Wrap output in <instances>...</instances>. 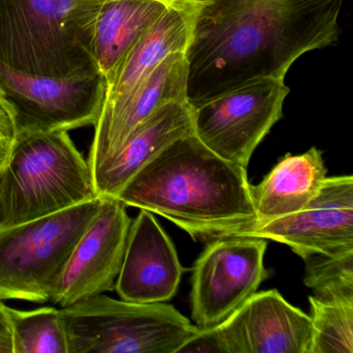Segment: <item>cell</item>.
I'll list each match as a JSON object with an SVG mask.
<instances>
[{
	"instance_id": "6da1fadb",
	"label": "cell",
	"mask_w": 353,
	"mask_h": 353,
	"mask_svg": "<svg viewBox=\"0 0 353 353\" xmlns=\"http://www.w3.org/2000/svg\"><path fill=\"white\" fill-rule=\"evenodd\" d=\"M343 0H192L188 102L198 106L261 78L284 79L299 57L338 42Z\"/></svg>"
},
{
	"instance_id": "7a4b0ae2",
	"label": "cell",
	"mask_w": 353,
	"mask_h": 353,
	"mask_svg": "<svg viewBox=\"0 0 353 353\" xmlns=\"http://www.w3.org/2000/svg\"><path fill=\"white\" fill-rule=\"evenodd\" d=\"M117 199L164 216L194 241L206 243L258 222L247 168L221 158L194 133L152 159Z\"/></svg>"
},
{
	"instance_id": "3957f363",
	"label": "cell",
	"mask_w": 353,
	"mask_h": 353,
	"mask_svg": "<svg viewBox=\"0 0 353 353\" xmlns=\"http://www.w3.org/2000/svg\"><path fill=\"white\" fill-rule=\"evenodd\" d=\"M104 0H0V63L34 76L99 73L92 34Z\"/></svg>"
},
{
	"instance_id": "277c9868",
	"label": "cell",
	"mask_w": 353,
	"mask_h": 353,
	"mask_svg": "<svg viewBox=\"0 0 353 353\" xmlns=\"http://www.w3.org/2000/svg\"><path fill=\"white\" fill-rule=\"evenodd\" d=\"M98 197L90 163L69 132H18L0 167V229Z\"/></svg>"
},
{
	"instance_id": "5b68a950",
	"label": "cell",
	"mask_w": 353,
	"mask_h": 353,
	"mask_svg": "<svg viewBox=\"0 0 353 353\" xmlns=\"http://www.w3.org/2000/svg\"><path fill=\"white\" fill-rule=\"evenodd\" d=\"M59 310L69 353H177L199 328L173 305L104 293Z\"/></svg>"
},
{
	"instance_id": "8992f818",
	"label": "cell",
	"mask_w": 353,
	"mask_h": 353,
	"mask_svg": "<svg viewBox=\"0 0 353 353\" xmlns=\"http://www.w3.org/2000/svg\"><path fill=\"white\" fill-rule=\"evenodd\" d=\"M102 197L0 229V301H51L76 243Z\"/></svg>"
},
{
	"instance_id": "52a82bcc",
	"label": "cell",
	"mask_w": 353,
	"mask_h": 353,
	"mask_svg": "<svg viewBox=\"0 0 353 353\" xmlns=\"http://www.w3.org/2000/svg\"><path fill=\"white\" fill-rule=\"evenodd\" d=\"M288 94L280 78L247 82L192 107L194 134L221 158L247 168L260 142L282 117Z\"/></svg>"
},
{
	"instance_id": "ba28073f",
	"label": "cell",
	"mask_w": 353,
	"mask_h": 353,
	"mask_svg": "<svg viewBox=\"0 0 353 353\" xmlns=\"http://www.w3.org/2000/svg\"><path fill=\"white\" fill-rule=\"evenodd\" d=\"M311 317L276 290L255 292L224 321L198 328L177 353H310Z\"/></svg>"
},
{
	"instance_id": "9c48e42d",
	"label": "cell",
	"mask_w": 353,
	"mask_h": 353,
	"mask_svg": "<svg viewBox=\"0 0 353 353\" xmlns=\"http://www.w3.org/2000/svg\"><path fill=\"white\" fill-rule=\"evenodd\" d=\"M0 88L13 105L17 133L70 132L96 125L106 80L100 73L67 78L28 75L0 63Z\"/></svg>"
},
{
	"instance_id": "30bf717a",
	"label": "cell",
	"mask_w": 353,
	"mask_h": 353,
	"mask_svg": "<svg viewBox=\"0 0 353 353\" xmlns=\"http://www.w3.org/2000/svg\"><path fill=\"white\" fill-rule=\"evenodd\" d=\"M263 239L225 236L208 243L192 276V317L198 327L224 321L270 276Z\"/></svg>"
},
{
	"instance_id": "8fae6325",
	"label": "cell",
	"mask_w": 353,
	"mask_h": 353,
	"mask_svg": "<svg viewBox=\"0 0 353 353\" xmlns=\"http://www.w3.org/2000/svg\"><path fill=\"white\" fill-rule=\"evenodd\" d=\"M233 236L278 241L301 258L353 253V177H326L316 197L301 212L256 223Z\"/></svg>"
},
{
	"instance_id": "7c38bea8",
	"label": "cell",
	"mask_w": 353,
	"mask_h": 353,
	"mask_svg": "<svg viewBox=\"0 0 353 353\" xmlns=\"http://www.w3.org/2000/svg\"><path fill=\"white\" fill-rule=\"evenodd\" d=\"M132 220L127 206L114 197L102 205L76 243L51 303L69 307L115 288L127 249Z\"/></svg>"
},
{
	"instance_id": "4fadbf2b",
	"label": "cell",
	"mask_w": 353,
	"mask_h": 353,
	"mask_svg": "<svg viewBox=\"0 0 353 353\" xmlns=\"http://www.w3.org/2000/svg\"><path fill=\"white\" fill-rule=\"evenodd\" d=\"M185 52L169 54L129 96L104 105L94 125L88 163L92 174L114 158L134 131L152 113L171 102H188Z\"/></svg>"
},
{
	"instance_id": "5bb4252c",
	"label": "cell",
	"mask_w": 353,
	"mask_h": 353,
	"mask_svg": "<svg viewBox=\"0 0 353 353\" xmlns=\"http://www.w3.org/2000/svg\"><path fill=\"white\" fill-rule=\"evenodd\" d=\"M185 272L176 250L152 212L141 210L132 221L127 249L115 290L123 301H170Z\"/></svg>"
},
{
	"instance_id": "9a60e30c",
	"label": "cell",
	"mask_w": 353,
	"mask_h": 353,
	"mask_svg": "<svg viewBox=\"0 0 353 353\" xmlns=\"http://www.w3.org/2000/svg\"><path fill=\"white\" fill-rule=\"evenodd\" d=\"M194 133L189 102H171L152 113L114 158L94 172L99 197L117 198L130 181L175 140Z\"/></svg>"
},
{
	"instance_id": "2e32d148",
	"label": "cell",
	"mask_w": 353,
	"mask_h": 353,
	"mask_svg": "<svg viewBox=\"0 0 353 353\" xmlns=\"http://www.w3.org/2000/svg\"><path fill=\"white\" fill-rule=\"evenodd\" d=\"M326 174L322 152L316 148L305 154H285L259 185H252L257 223L303 210L317 195Z\"/></svg>"
},
{
	"instance_id": "e0dca14e",
	"label": "cell",
	"mask_w": 353,
	"mask_h": 353,
	"mask_svg": "<svg viewBox=\"0 0 353 353\" xmlns=\"http://www.w3.org/2000/svg\"><path fill=\"white\" fill-rule=\"evenodd\" d=\"M189 38L187 14L181 8L168 7L107 78L103 106L129 96L171 53L185 52Z\"/></svg>"
},
{
	"instance_id": "ac0fdd59",
	"label": "cell",
	"mask_w": 353,
	"mask_h": 353,
	"mask_svg": "<svg viewBox=\"0 0 353 353\" xmlns=\"http://www.w3.org/2000/svg\"><path fill=\"white\" fill-rule=\"evenodd\" d=\"M167 9L159 0H104L92 34V53L105 80Z\"/></svg>"
},
{
	"instance_id": "d6986e66",
	"label": "cell",
	"mask_w": 353,
	"mask_h": 353,
	"mask_svg": "<svg viewBox=\"0 0 353 353\" xmlns=\"http://www.w3.org/2000/svg\"><path fill=\"white\" fill-rule=\"evenodd\" d=\"M12 353H69L61 310L43 307L21 311L9 307Z\"/></svg>"
},
{
	"instance_id": "ffe728a7",
	"label": "cell",
	"mask_w": 353,
	"mask_h": 353,
	"mask_svg": "<svg viewBox=\"0 0 353 353\" xmlns=\"http://www.w3.org/2000/svg\"><path fill=\"white\" fill-rule=\"evenodd\" d=\"M310 353H353V299L309 297Z\"/></svg>"
},
{
	"instance_id": "44dd1931",
	"label": "cell",
	"mask_w": 353,
	"mask_h": 353,
	"mask_svg": "<svg viewBox=\"0 0 353 353\" xmlns=\"http://www.w3.org/2000/svg\"><path fill=\"white\" fill-rule=\"evenodd\" d=\"M305 261L303 283L318 299H353V253L339 257L313 254Z\"/></svg>"
},
{
	"instance_id": "7402d4cb",
	"label": "cell",
	"mask_w": 353,
	"mask_h": 353,
	"mask_svg": "<svg viewBox=\"0 0 353 353\" xmlns=\"http://www.w3.org/2000/svg\"><path fill=\"white\" fill-rule=\"evenodd\" d=\"M17 135L16 113L13 105L0 88V139L12 143Z\"/></svg>"
},
{
	"instance_id": "603a6c76",
	"label": "cell",
	"mask_w": 353,
	"mask_h": 353,
	"mask_svg": "<svg viewBox=\"0 0 353 353\" xmlns=\"http://www.w3.org/2000/svg\"><path fill=\"white\" fill-rule=\"evenodd\" d=\"M12 325L10 320L9 307L0 301V339L11 341ZM12 342V341H11Z\"/></svg>"
},
{
	"instance_id": "cb8c5ba5",
	"label": "cell",
	"mask_w": 353,
	"mask_h": 353,
	"mask_svg": "<svg viewBox=\"0 0 353 353\" xmlns=\"http://www.w3.org/2000/svg\"><path fill=\"white\" fill-rule=\"evenodd\" d=\"M11 144L9 142L0 139V167L5 164L6 160H7L8 156H9Z\"/></svg>"
},
{
	"instance_id": "d4e9b609",
	"label": "cell",
	"mask_w": 353,
	"mask_h": 353,
	"mask_svg": "<svg viewBox=\"0 0 353 353\" xmlns=\"http://www.w3.org/2000/svg\"><path fill=\"white\" fill-rule=\"evenodd\" d=\"M159 1H162L168 7L181 8L191 3L192 0H159Z\"/></svg>"
},
{
	"instance_id": "484cf974",
	"label": "cell",
	"mask_w": 353,
	"mask_h": 353,
	"mask_svg": "<svg viewBox=\"0 0 353 353\" xmlns=\"http://www.w3.org/2000/svg\"><path fill=\"white\" fill-rule=\"evenodd\" d=\"M0 353H12L11 341L0 339Z\"/></svg>"
}]
</instances>
